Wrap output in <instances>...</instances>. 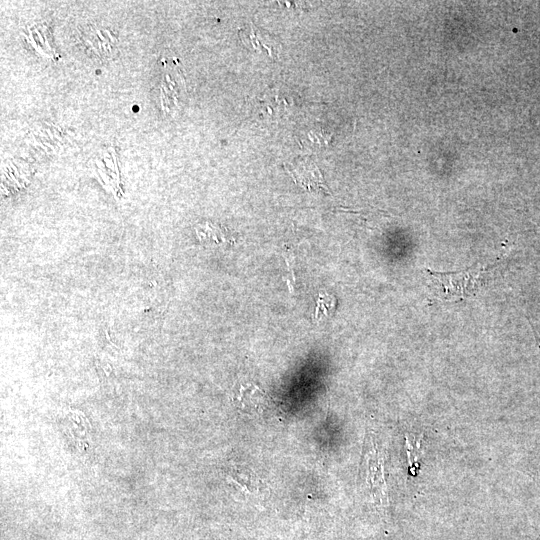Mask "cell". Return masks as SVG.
Returning a JSON list of instances; mask_svg holds the SVG:
<instances>
[{"mask_svg": "<svg viewBox=\"0 0 540 540\" xmlns=\"http://www.w3.org/2000/svg\"><path fill=\"white\" fill-rule=\"evenodd\" d=\"M486 267L477 264L457 272H437L426 268L436 296L441 300H460L471 297L479 290L481 275Z\"/></svg>", "mask_w": 540, "mask_h": 540, "instance_id": "obj_1", "label": "cell"}, {"mask_svg": "<svg viewBox=\"0 0 540 540\" xmlns=\"http://www.w3.org/2000/svg\"><path fill=\"white\" fill-rule=\"evenodd\" d=\"M238 401L248 412H262L270 406V398L256 386L243 387L238 395Z\"/></svg>", "mask_w": 540, "mask_h": 540, "instance_id": "obj_2", "label": "cell"}, {"mask_svg": "<svg viewBox=\"0 0 540 540\" xmlns=\"http://www.w3.org/2000/svg\"><path fill=\"white\" fill-rule=\"evenodd\" d=\"M295 182L299 183L301 186L305 187L310 191H317L318 189L326 190L324 185L323 178L318 171V168L313 167L312 170L308 167L298 168L294 172H290Z\"/></svg>", "mask_w": 540, "mask_h": 540, "instance_id": "obj_3", "label": "cell"}, {"mask_svg": "<svg viewBox=\"0 0 540 540\" xmlns=\"http://www.w3.org/2000/svg\"><path fill=\"white\" fill-rule=\"evenodd\" d=\"M261 33H262V30L257 32L255 27L253 25L251 26V31L247 37L249 38L253 46V49L255 50L258 48H260L261 50L266 49L269 55L276 53L273 50V46H272V44H274L275 42H272L271 40L266 39L264 36L261 35Z\"/></svg>", "mask_w": 540, "mask_h": 540, "instance_id": "obj_4", "label": "cell"}, {"mask_svg": "<svg viewBox=\"0 0 540 540\" xmlns=\"http://www.w3.org/2000/svg\"><path fill=\"white\" fill-rule=\"evenodd\" d=\"M335 307L334 297L328 294H320L318 298V306L316 308V315L319 316L320 312L325 315L331 314Z\"/></svg>", "mask_w": 540, "mask_h": 540, "instance_id": "obj_5", "label": "cell"}]
</instances>
